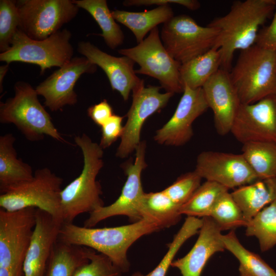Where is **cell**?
<instances>
[{
  "label": "cell",
  "mask_w": 276,
  "mask_h": 276,
  "mask_svg": "<svg viewBox=\"0 0 276 276\" xmlns=\"http://www.w3.org/2000/svg\"><path fill=\"white\" fill-rule=\"evenodd\" d=\"M74 141L82 151L83 166L80 175L61 192L62 223H73L79 215L104 206L101 186L96 179L104 165L103 149L85 133L75 136Z\"/></svg>",
  "instance_id": "cell-3"
},
{
  "label": "cell",
  "mask_w": 276,
  "mask_h": 276,
  "mask_svg": "<svg viewBox=\"0 0 276 276\" xmlns=\"http://www.w3.org/2000/svg\"><path fill=\"white\" fill-rule=\"evenodd\" d=\"M146 148V142H141L135 150L134 163L128 164L124 169L127 177L119 198L112 204L90 213L84 222V227H93L102 220L115 216H126L133 222L142 219L139 206L145 193L142 188L141 175L147 166Z\"/></svg>",
  "instance_id": "cell-13"
},
{
  "label": "cell",
  "mask_w": 276,
  "mask_h": 276,
  "mask_svg": "<svg viewBox=\"0 0 276 276\" xmlns=\"http://www.w3.org/2000/svg\"><path fill=\"white\" fill-rule=\"evenodd\" d=\"M111 13L117 21L133 33L137 44L145 39L149 32L174 16L170 5L159 6L152 10L140 12L116 9L111 11Z\"/></svg>",
  "instance_id": "cell-25"
},
{
  "label": "cell",
  "mask_w": 276,
  "mask_h": 276,
  "mask_svg": "<svg viewBox=\"0 0 276 276\" xmlns=\"http://www.w3.org/2000/svg\"><path fill=\"white\" fill-rule=\"evenodd\" d=\"M171 4L181 5L191 10H196L200 7V3L196 0H126L123 5L126 7L131 6H157L167 5Z\"/></svg>",
  "instance_id": "cell-39"
},
{
  "label": "cell",
  "mask_w": 276,
  "mask_h": 276,
  "mask_svg": "<svg viewBox=\"0 0 276 276\" xmlns=\"http://www.w3.org/2000/svg\"><path fill=\"white\" fill-rule=\"evenodd\" d=\"M194 171L202 178L228 189L259 179L242 153L203 151L197 157Z\"/></svg>",
  "instance_id": "cell-15"
},
{
  "label": "cell",
  "mask_w": 276,
  "mask_h": 276,
  "mask_svg": "<svg viewBox=\"0 0 276 276\" xmlns=\"http://www.w3.org/2000/svg\"><path fill=\"white\" fill-rule=\"evenodd\" d=\"M122 274L107 257L93 249L89 262L80 266L73 276H122Z\"/></svg>",
  "instance_id": "cell-37"
},
{
  "label": "cell",
  "mask_w": 276,
  "mask_h": 276,
  "mask_svg": "<svg viewBox=\"0 0 276 276\" xmlns=\"http://www.w3.org/2000/svg\"><path fill=\"white\" fill-rule=\"evenodd\" d=\"M160 229L157 223L145 219L130 224L104 228L62 223L58 240L88 247L103 254L124 273L128 271L130 267L127 252L131 245L141 237Z\"/></svg>",
  "instance_id": "cell-2"
},
{
  "label": "cell",
  "mask_w": 276,
  "mask_h": 276,
  "mask_svg": "<svg viewBox=\"0 0 276 276\" xmlns=\"http://www.w3.org/2000/svg\"><path fill=\"white\" fill-rule=\"evenodd\" d=\"M202 88L209 107L214 113L217 132L226 135L231 131L241 105L229 72L220 68Z\"/></svg>",
  "instance_id": "cell-18"
},
{
  "label": "cell",
  "mask_w": 276,
  "mask_h": 276,
  "mask_svg": "<svg viewBox=\"0 0 276 276\" xmlns=\"http://www.w3.org/2000/svg\"><path fill=\"white\" fill-rule=\"evenodd\" d=\"M79 8L88 12L97 22L106 45L111 49L121 45L124 35L120 26L114 19L106 0H73Z\"/></svg>",
  "instance_id": "cell-28"
},
{
  "label": "cell",
  "mask_w": 276,
  "mask_h": 276,
  "mask_svg": "<svg viewBox=\"0 0 276 276\" xmlns=\"http://www.w3.org/2000/svg\"><path fill=\"white\" fill-rule=\"evenodd\" d=\"M12 133L0 136V193L10 191L32 180V168L17 156Z\"/></svg>",
  "instance_id": "cell-22"
},
{
  "label": "cell",
  "mask_w": 276,
  "mask_h": 276,
  "mask_svg": "<svg viewBox=\"0 0 276 276\" xmlns=\"http://www.w3.org/2000/svg\"><path fill=\"white\" fill-rule=\"evenodd\" d=\"M255 44L265 49L276 51V8L271 23L259 31Z\"/></svg>",
  "instance_id": "cell-40"
},
{
  "label": "cell",
  "mask_w": 276,
  "mask_h": 276,
  "mask_svg": "<svg viewBox=\"0 0 276 276\" xmlns=\"http://www.w3.org/2000/svg\"><path fill=\"white\" fill-rule=\"evenodd\" d=\"M202 225V219L187 217L172 241L168 245L167 252L156 267L146 274H143L140 272H135L130 276H166L177 251L188 239L198 232Z\"/></svg>",
  "instance_id": "cell-33"
},
{
  "label": "cell",
  "mask_w": 276,
  "mask_h": 276,
  "mask_svg": "<svg viewBox=\"0 0 276 276\" xmlns=\"http://www.w3.org/2000/svg\"><path fill=\"white\" fill-rule=\"evenodd\" d=\"M275 8V0L237 1L226 14L214 18L208 25L219 31L213 48L220 51V68L230 72L235 51L255 44L260 27Z\"/></svg>",
  "instance_id": "cell-1"
},
{
  "label": "cell",
  "mask_w": 276,
  "mask_h": 276,
  "mask_svg": "<svg viewBox=\"0 0 276 276\" xmlns=\"http://www.w3.org/2000/svg\"><path fill=\"white\" fill-rule=\"evenodd\" d=\"M241 104L254 103L276 94V51L256 44L241 51L229 72Z\"/></svg>",
  "instance_id": "cell-4"
},
{
  "label": "cell",
  "mask_w": 276,
  "mask_h": 276,
  "mask_svg": "<svg viewBox=\"0 0 276 276\" xmlns=\"http://www.w3.org/2000/svg\"><path fill=\"white\" fill-rule=\"evenodd\" d=\"M62 224L48 212L36 209V225L23 265L24 276H45Z\"/></svg>",
  "instance_id": "cell-20"
},
{
  "label": "cell",
  "mask_w": 276,
  "mask_h": 276,
  "mask_svg": "<svg viewBox=\"0 0 276 276\" xmlns=\"http://www.w3.org/2000/svg\"><path fill=\"white\" fill-rule=\"evenodd\" d=\"M97 67L85 57H73L38 84L35 89L38 95L44 98L45 106L52 111L66 105H74L77 102V95L74 90L77 81L82 75L95 72Z\"/></svg>",
  "instance_id": "cell-16"
},
{
  "label": "cell",
  "mask_w": 276,
  "mask_h": 276,
  "mask_svg": "<svg viewBox=\"0 0 276 276\" xmlns=\"http://www.w3.org/2000/svg\"><path fill=\"white\" fill-rule=\"evenodd\" d=\"M231 194L248 223L264 208L276 200V177L258 179L238 188Z\"/></svg>",
  "instance_id": "cell-23"
},
{
  "label": "cell",
  "mask_w": 276,
  "mask_h": 276,
  "mask_svg": "<svg viewBox=\"0 0 276 276\" xmlns=\"http://www.w3.org/2000/svg\"><path fill=\"white\" fill-rule=\"evenodd\" d=\"M92 250L57 239L51 251L45 276H73L80 266L89 262Z\"/></svg>",
  "instance_id": "cell-24"
},
{
  "label": "cell",
  "mask_w": 276,
  "mask_h": 276,
  "mask_svg": "<svg viewBox=\"0 0 276 276\" xmlns=\"http://www.w3.org/2000/svg\"><path fill=\"white\" fill-rule=\"evenodd\" d=\"M78 51L91 63L99 66L106 74L113 90L118 91L125 101L130 92L142 80L134 70L135 63L130 58L108 54L89 41H81Z\"/></svg>",
  "instance_id": "cell-19"
},
{
  "label": "cell",
  "mask_w": 276,
  "mask_h": 276,
  "mask_svg": "<svg viewBox=\"0 0 276 276\" xmlns=\"http://www.w3.org/2000/svg\"><path fill=\"white\" fill-rule=\"evenodd\" d=\"M71 37V32L64 29L45 39L34 40L18 29L9 49L0 54V61L9 64L15 61L36 64L43 74L47 69L61 67L73 58Z\"/></svg>",
  "instance_id": "cell-7"
},
{
  "label": "cell",
  "mask_w": 276,
  "mask_h": 276,
  "mask_svg": "<svg viewBox=\"0 0 276 276\" xmlns=\"http://www.w3.org/2000/svg\"><path fill=\"white\" fill-rule=\"evenodd\" d=\"M19 16L16 1H0V52L8 51L18 30Z\"/></svg>",
  "instance_id": "cell-35"
},
{
  "label": "cell",
  "mask_w": 276,
  "mask_h": 276,
  "mask_svg": "<svg viewBox=\"0 0 276 276\" xmlns=\"http://www.w3.org/2000/svg\"><path fill=\"white\" fill-rule=\"evenodd\" d=\"M221 53L216 48L181 64L179 73L183 87L187 86L192 89L202 87L221 68Z\"/></svg>",
  "instance_id": "cell-27"
},
{
  "label": "cell",
  "mask_w": 276,
  "mask_h": 276,
  "mask_svg": "<svg viewBox=\"0 0 276 276\" xmlns=\"http://www.w3.org/2000/svg\"><path fill=\"white\" fill-rule=\"evenodd\" d=\"M228 189L217 182L206 180L179 208V213L190 217H210L217 201Z\"/></svg>",
  "instance_id": "cell-31"
},
{
  "label": "cell",
  "mask_w": 276,
  "mask_h": 276,
  "mask_svg": "<svg viewBox=\"0 0 276 276\" xmlns=\"http://www.w3.org/2000/svg\"><path fill=\"white\" fill-rule=\"evenodd\" d=\"M18 29L34 40H43L61 30L77 15L79 8L71 0H19Z\"/></svg>",
  "instance_id": "cell-11"
},
{
  "label": "cell",
  "mask_w": 276,
  "mask_h": 276,
  "mask_svg": "<svg viewBox=\"0 0 276 276\" xmlns=\"http://www.w3.org/2000/svg\"><path fill=\"white\" fill-rule=\"evenodd\" d=\"M180 207L163 191L144 193L140 201L139 212L142 219L152 221L163 229L175 225L180 220Z\"/></svg>",
  "instance_id": "cell-26"
},
{
  "label": "cell",
  "mask_w": 276,
  "mask_h": 276,
  "mask_svg": "<svg viewBox=\"0 0 276 276\" xmlns=\"http://www.w3.org/2000/svg\"><path fill=\"white\" fill-rule=\"evenodd\" d=\"M222 231L247 225L243 213L228 191L215 203L210 216Z\"/></svg>",
  "instance_id": "cell-34"
},
{
  "label": "cell",
  "mask_w": 276,
  "mask_h": 276,
  "mask_svg": "<svg viewBox=\"0 0 276 276\" xmlns=\"http://www.w3.org/2000/svg\"><path fill=\"white\" fill-rule=\"evenodd\" d=\"M9 68V64H6L0 66V91L1 93L3 91V80L4 77L6 75V73Z\"/></svg>",
  "instance_id": "cell-42"
},
{
  "label": "cell",
  "mask_w": 276,
  "mask_h": 276,
  "mask_svg": "<svg viewBox=\"0 0 276 276\" xmlns=\"http://www.w3.org/2000/svg\"><path fill=\"white\" fill-rule=\"evenodd\" d=\"M87 114L98 126H102L114 114L111 105L105 99L90 106Z\"/></svg>",
  "instance_id": "cell-41"
},
{
  "label": "cell",
  "mask_w": 276,
  "mask_h": 276,
  "mask_svg": "<svg viewBox=\"0 0 276 276\" xmlns=\"http://www.w3.org/2000/svg\"><path fill=\"white\" fill-rule=\"evenodd\" d=\"M63 179L50 169H37L33 179L0 195L1 208L8 211L32 207L45 211L62 223L61 192Z\"/></svg>",
  "instance_id": "cell-8"
},
{
  "label": "cell",
  "mask_w": 276,
  "mask_h": 276,
  "mask_svg": "<svg viewBox=\"0 0 276 276\" xmlns=\"http://www.w3.org/2000/svg\"><path fill=\"white\" fill-rule=\"evenodd\" d=\"M202 225L194 245L184 257L173 261L172 267L182 276H200L209 259L215 253L225 249L221 230L211 217L202 218Z\"/></svg>",
  "instance_id": "cell-21"
},
{
  "label": "cell",
  "mask_w": 276,
  "mask_h": 276,
  "mask_svg": "<svg viewBox=\"0 0 276 276\" xmlns=\"http://www.w3.org/2000/svg\"><path fill=\"white\" fill-rule=\"evenodd\" d=\"M246 227V235L258 239L261 251H267L275 245L276 200L260 211Z\"/></svg>",
  "instance_id": "cell-32"
},
{
  "label": "cell",
  "mask_w": 276,
  "mask_h": 276,
  "mask_svg": "<svg viewBox=\"0 0 276 276\" xmlns=\"http://www.w3.org/2000/svg\"><path fill=\"white\" fill-rule=\"evenodd\" d=\"M123 117L113 114L102 126L100 146L105 149L110 147L119 137H121L123 127Z\"/></svg>",
  "instance_id": "cell-38"
},
{
  "label": "cell",
  "mask_w": 276,
  "mask_h": 276,
  "mask_svg": "<svg viewBox=\"0 0 276 276\" xmlns=\"http://www.w3.org/2000/svg\"><path fill=\"white\" fill-rule=\"evenodd\" d=\"M218 34L217 29L201 26L191 17L180 14L163 24L160 37L166 50L181 65L214 47Z\"/></svg>",
  "instance_id": "cell-9"
},
{
  "label": "cell",
  "mask_w": 276,
  "mask_h": 276,
  "mask_svg": "<svg viewBox=\"0 0 276 276\" xmlns=\"http://www.w3.org/2000/svg\"><path fill=\"white\" fill-rule=\"evenodd\" d=\"M160 88L151 85L146 87L142 79L132 90V104L117 150L118 157H127L136 150L141 143V132L145 122L152 114L164 108L173 96L174 94L170 92L160 93Z\"/></svg>",
  "instance_id": "cell-12"
},
{
  "label": "cell",
  "mask_w": 276,
  "mask_h": 276,
  "mask_svg": "<svg viewBox=\"0 0 276 276\" xmlns=\"http://www.w3.org/2000/svg\"><path fill=\"white\" fill-rule=\"evenodd\" d=\"M118 53L131 59L140 65L136 74H143L157 79L167 92L183 93L179 68L180 64L174 60L164 47L158 27L137 45L122 49Z\"/></svg>",
  "instance_id": "cell-10"
},
{
  "label": "cell",
  "mask_w": 276,
  "mask_h": 276,
  "mask_svg": "<svg viewBox=\"0 0 276 276\" xmlns=\"http://www.w3.org/2000/svg\"><path fill=\"white\" fill-rule=\"evenodd\" d=\"M231 132L243 144L276 143V94L254 103L241 104Z\"/></svg>",
  "instance_id": "cell-14"
},
{
  "label": "cell",
  "mask_w": 276,
  "mask_h": 276,
  "mask_svg": "<svg viewBox=\"0 0 276 276\" xmlns=\"http://www.w3.org/2000/svg\"><path fill=\"white\" fill-rule=\"evenodd\" d=\"M225 248L239 262L240 276H276V272L258 255L246 249L239 242L235 232L222 235Z\"/></svg>",
  "instance_id": "cell-29"
},
{
  "label": "cell",
  "mask_w": 276,
  "mask_h": 276,
  "mask_svg": "<svg viewBox=\"0 0 276 276\" xmlns=\"http://www.w3.org/2000/svg\"><path fill=\"white\" fill-rule=\"evenodd\" d=\"M202 178L195 171L186 173L163 191L180 206L191 197L200 187Z\"/></svg>",
  "instance_id": "cell-36"
},
{
  "label": "cell",
  "mask_w": 276,
  "mask_h": 276,
  "mask_svg": "<svg viewBox=\"0 0 276 276\" xmlns=\"http://www.w3.org/2000/svg\"><path fill=\"white\" fill-rule=\"evenodd\" d=\"M242 151L259 179L276 177V143H246Z\"/></svg>",
  "instance_id": "cell-30"
},
{
  "label": "cell",
  "mask_w": 276,
  "mask_h": 276,
  "mask_svg": "<svg viewBox=\"0 0 276 276\" xmlns=\"http://www.w3.org/2000/svg\"><path fill=\"white\" fill-rule=\"evenodd\" d=\"M36 221V208L0 209V276H24V262Z\"/></svg>",
  "instance_id": "cell-6"
},
{
  "label": "cell",
  "mask_w": 276,
  "mask_h": 276,
  "mask_svg": "<svg viewBox=\"0 0 276 276\" xmlns=\"http://www.w3.org/2000/svg\"><path fill=\"white\" fill-rule=\"evenodd\" d=\"M14 96L0 104V122L12 123L31 142L42 140L45 135L66 142L54 126L51 116L38 99L30 84L16 82Z\"/></svg>",
  "instance_id": "cell-5"
},
{
  "label": "cell",
  "mask_w": 276,
  "mask_h": 276,
  "mask_svg": "<svg viewBox=\"0 0 276 276\" xmlns=\"http://www.w3.org/2000/svg\"><path fill=\"white\" fill-rule=\"evenodd\" d=\"M208 108L202 87L184 86L183 95L170 119L156 131L154 140L173 146L184 145L192 137L194 121Z\"/></svg>",
  "instance_id": "cell-17"
}]
</instances>
